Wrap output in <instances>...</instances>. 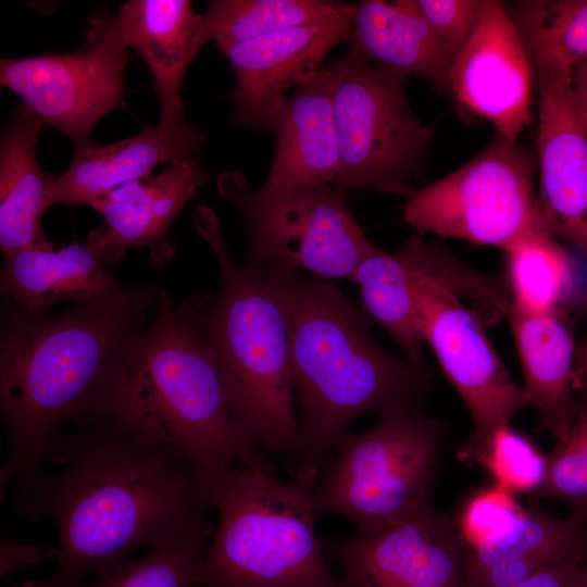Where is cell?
Segmentation results:
<instances>
[{"mask_svg": "<svg viewBox=\"0 0 587 587\" xmlns=\"http://www.w3.org/2000/svg\"><path fill=\"white\" fill-rule=\"evenodd\" d=\"M46 473L12 498L18 514L49 519L59 554L47 578L14 587H78L107 577L134 550L174 544L209 520L208 475L183 452L105 415L71 426L55 441Z\"/></svg>", "mask_w": 587, "mask_h": 587, "instance_id": "cell-1", "label": "cell"}, {"mask_svg": "<svg viewBox=\"0 0 587 587\" xmlns=\"http://www.w3.org/2000/svg\"><path fill=\"white\" fill-rule=\"evenodd\" d=\"M154 290L129 304L77 303L57 315L15 304L1 317L0 411L9 454L0 471L1 498L26 492L66 426L104 413L139 342L138 327Z\"/></svg>", "mask_w": 587, "mask_h": 587, "instance_id": "cell-2", "label": "cell"}, {"mask_svg": "<svg viewBox=\"0 0 587 587\" xmlns=\"http://www.w3.org/2000/svg\"><path fill=\"white\" fill-rule=\"evenodd\" d=\"M289 339L301 465L320 473L363 414L424 409L430 370L386 351L334 283L294 274Z\"/></svg>", "mask_w": 587, "mask_h": 587, "instance_id": "cell-3", "label": "cell"}, {"mask_svg": "<svg viewBox=\"0 0 587 587\" xmlns=\"http://www.w3.org/2000/svg\"><path fill=\"white\" fill-rule=\"evenodd\" d=\"M215 297L175 304L158 295L157 315L128 358L103 415L186 454L210 478L263 459L232 413L208 315Z\"/></svg>", "mask_w": 587, "mask_h": 587, "instance_id": "cell-4", "label": "cell"}, {"mask_svg": "<svg viewBox=\"0 0 587 587\" xmlns=\"http://www.w3.org/2000/svg\"><path fill=\"white\" fill-rule=\"evenodd\" d=\"M193 223L221 274L208 328L229 409L259 447L299 454L289 339V297L296 272L278 265H239L209 207L195 211Z\"/></svg>", "mask_w": 587, "mask_h": 587, "instance_id": "cell-5", "label": "cell"}, {"mask_svg": "<svg viewBox=\"0 0 587 587\" xmlns=\"http://www.w3.org/2000/svg\"><path fill=\"white\" fill-rule=\"evenodd\" d=\"M319 472L300 465L287 482L263 458L210 479L217 525L195 587H340L315 523Z\"/></svg>", "mask_w": 587, "mask_h": 587, "instance_id": "cell-6", "label": "cell"}, {"mask_svg": "<svg viewBox=\"0 0 587 587\" xmlns=\"http://www.w3.org/2000/svg\"><path fill=\"white\" fill-rule=\"evenodd\" d=\"M407 254L420 330L444 374L464 402L474 424L460 448L479 445L496 428L510 425L527 407L517 385L494 349L478 313L462 301L476 297L496 309L507 294L489 277L453 258L441 245L411 236Z\"/></svg>", "mask_w": 587, "mask_h": 587, "instance_id": "cell-7", "label": "cell"}, {"mask_svg": "<svg viewBox=\"0 0 587 587\" xmlns=\"http://www.w3.org/2000/svg\"><path fill=\"white\" fill-rule=\"evenodd\" d=\"M445 424L424 409L376 417L348 434L319 473V513L347 519L355 534L376 533L433 507Z\"/></svg>", "mask_w": 587, "mask_h": 587, "instance_id": "cell-8", "label": "cell"}, {"mask_svg": "<svg viewBox=\"0 0 587 587\" xmlns=\"http://www.w3.org/2000/svg\"><path fill=\"white\" fill-rule=\"evenodd\" d=\"M340 150L336 190L373 189L412 197L433 130L413 113L408 75L348 52L328 63Z\"/></svg>", "mask_w": 587, "mask_h": 587, "instance_id": "cell-9", "label": "cell"}, {"mask_svg": "<svg viewBox=\"0 0 587 587\" xmlns=\"http://www.w3.org/2000/svg\"><path fill=\"white\" fill-rule=\"evenodd\" d=\"M216 188L245 220L246 262L351 282L358 264L377 247L334 187L255 190L241 173L228 170L216 176Z\"/></svg>", "mask_w": 587, "mask_h": 587, "instance_id": "cell-10", "label": "cell"}, {"mask_svg": "<svg viewBox=\"0 0 587 587\" xmlns=\"http://www.w3.org/2000/svg\"><path fill=\"white\" fill-rule=\"evenodd\" d=\"M536 176V154L496 134L464 165L410 197L403 205V220L420 235L429 233L502 250L542 224Z\"/></svg>", "mask_w": 587, "mask_h": 587, "instance_id": "cell-11", "label": "cell"}, {"mask_svg": "<svg viewBox=\"0 0 587 587\" xmlns=\"http://www.w3.org/2000/svg\"><path fill=\"white\" fill-rule=\"evenodd\" d=\"M130 51L115 14L93 15L83 45L71 52L0 60V84L78 147L98 122L125 107Z\"/></svg>", "mask_w": 587, "mask_h": 587, "instance_id": "cell-12", "label": "cell"}, {"mask_svg": "<svg viewBox=\"0 0 587 587\" xmlns=\"http://www.w3.org/2000/svg\"><path fill=\"white\" fill-rule=\"evenodd\" d=\"M340 587H463L465 545L433 507L389 528L321 538Z\"/></svg>", "mask_w": 587, "mask_h": 587, "instance_id": "cell-13", "label": "cell"}, {"mask_svg": "<svg viewBox=\"0 0 587 587\" xmlns=\"http://www.w3.org/2000/svg\"><path fill=\"white\" fill-rule=\"evenodd\" d=\"M354 11L355 4L341 3L323 18L220 49L236 78L234 122L270 130L288 91L316 75L329 52L351 39Z\"/></svg>", "mask_w": 587, "mask_h": 587, "instance_id": "cell-14", "label": "cell"}, {"mask_svg": "<svg viewBox=\"0 0 587 587\" xmlns=\"http://www.w3.org/2000/svg\"><path fill=\"white\" fill-rule=\"evenodd\" d=\"M534 76L519 32L501 1L488 0L480 22L449 73L459 108L488 121L509 142L533 120Z\"/></svg>", "mask_w": 587, "mask_h": 587, "instance_id": "cell-15", "label": "cell"}, {"mask_svg": "<svg viewBox=\"0 0 587 587\" xmlns=\"http://www.w3.org/2000/svg\"><path fill=\"white\" fill-rule=\"evenodd\" d=\"M537 204L545 228L587 257V117L571 80L539 91Z\"/></svg>", "mask_w": 587, "mask_h": 587, "instance_id": "cell-16", "label": "cell"}, {"mask_svg": "<svg viewBox=\"0 0 587 587\" xmlns=\"http://www.w3.org/2000/svg\"><path fill=\"white\" fill-rule=\"evenodd\" d=\"M208 180L201 158L178 160L161 173L127 183L91 208L105 223L97 236L104 262H116L127 249L143 247L157 265L167 263L175 247L167 232L182 210Z\"/></svg>", "mask_w": 587, "mask_h": 587, "instance_id": "cell-17", "label": "cell"}, {"mask_svg": "<svg viewBox=\"0 0 587 587\" xmlns=\"http://www.w3.org/2000/svg\"><path fill=\"white\" fill-rule=\"evenodd\" d=\"M1 292L20 309L45 313L55 303H134L153 289H123L103 265L97 230L84 243L54 250L53 245L28 248L4 258Z\"/></svg>", "mask_w": 587, "mask_h": 587, "instance_id": "cell-18", "label": "cell"}, {"mask_svg": "<svg viewBox=\"0 0 587 587\" xmlns=\"http://www.w3.org/2000/svg\"><path fill=\"white\" fill-rule=\"evenodd\" d=\"M205 136L188 121L176 127L146 126L140 133L110 143L90 140L75 147L73 160L52 176L50 207H90L116 188L143 178L161 164L200 155Z\"/></svg>", "mask_w": 587, "mask_h": 587, "instance_id": "cell-19", "label": "cell"}, {"mask_svg": "<svg viewBox=\"0 0 587 587\" xmlns=\"http://www.w3.org/2000/svg\"><path fill=\"white\" fill-rule=\"evenodd\" d=\"M270 130L275 150L263 188L292 191L335 186L340 150L328 64L288 96Z\"/></svg>", "mask_w": 587, "mask_h": 587, "instance_id": "cell-20", "label": "cell"}, {"mask_svg": "<svg viewBox=\"0 0 587 587\" xmlns=\"http://www.w3.org/2000/svg\"><path fill=\"white\" fill-rule=\"evenodd\" d=\"M129 49L145 61L159 101V125L185 122L182 85L186 71L209 41L203 14L189 0H132L115 13Z\"/></svg>", "mask_w": 587, "mask_h": 587, "instance_id": "cell-21", "label": "cell"}, {"mask_svg": "<svg viewBox=\"0 0 587 587\" xmlns=\"http://www.w3.org/2000/svg\"><path fill=\"white\" fill-rule=\"evenodd\" d=\"M504 317L523 369L527 405L538 413V428L559 438L578 411L573 392L577 346L565 309L530 315L510 303Z\"/></svg>", "mask_w": 587, "mask_h": 587, "instance_id": "cell-22", "label": "cell"}, {"mask_svg": "<svg viewBox=\"0 0 587 587\" xmlns=\"http://www.w3.org/2000/svg\"><path fill=\"white\" fill-rule=\"evenodd\" d=\"M587 528L555 517L535 500L499 535L466 550L463 587H513L583 554Z\"/></svg>", "mask_w": 587, "mask_h": 587, "instance_id": "cell-23", "label": "cell"}, {"mask_svg": "<svg viewBox=\"0 0 587 587\" xmlns=\"http://www.w3.org/2000/svg\"><path fill=\"white\" fill-rule=\"evenodd\" d=\"M349 51L378 66L417 75L449 93L452 61L415 0L355 3Z\"/></svg>", "mask_w": 587, "mask_h": 587, "instance_id": "cell-24", "label": "cell"}, {"mask_svg": "<svg viewBox=\"0 0 587 587\" xmlns=\"http://www.w3.org/2000/svg\"><path fill=\"white\" fill-rule=\"evenodd\" d=\"M43 126L37 114L21 102L0 142V249L4 258L52 245L40 223L50 208L52 178L40 167L36 154Z\"/></svg>", "mask_w": 587, "mask_h": 587, "instance_id": "cell-25", "label": "cell"}, {"mask_svg": "<svg viewBox=\"0 0 587 587\" xmlns=\"http://www.w3.org/2000/svg\"><path fill=\"white\" fill-rule=\"evenodd\" d=\"M507 5L519 32L538 91L571 80L587 61V0H526Z\"/></svg>", "mask_w": 587, "mask_h": 587, "instance_id": "cell-26", "label": "cell"}, {"mask_svg": "<svg viewBox=\"0 0 587 587\" xmlns=\"http://www.w3.org/2000/svg\"><path fill=\"white\" fill-rule=\"evenodd\" d=\"M351 283L359 289L366 319L394 338L407 361L425 366L411 270L403 249L389 253L376 247L358 264Z\"/></svg>", "mask_w": 587, "mask_h": 587, "instance_id": "cell-27", "label": "cell"}, {"mask_svg": "<svg viewBox=\"0 0 587 587\" xmlns=\"http://www.w3.org/2000/svg\"><path fill=\"white\" fill-rule=\"evenodd\" d=\"M511 305L539 315L564 309L574 287V261L540 224L502 249Z\"/></svg>", "mask_w": 587, "mask_h": 587, "instance_id": "cell-28", "label": "cell"}, {"mask_svg": "<svg viewBox=\"0 0 587 587\" xmlns=\"http://www.w3.org/2000/svg\"><path fill=\"white\" fill-rule=\"evenodd\" d=\"M340 4L322 0H214L203 20L209 41L220 50L323 18Z\"/></svg>", "mask_w": 587, "mask_h": 587, "instance_id": "cell-29", "label": "cell"}, {"mask_svg": "<svg viewBox=\"0 0 587 587\" xmlns=\"http://www.w3.org/2000/svg\"><path fill=\"white\" fill-rule=\"evenodd\" d=\"M457 457L479 465L495 483L516 496L537 497L547 471L546 453L511 424L496 428L476 447H458Z\"/></svg>", "mask_w": 587, "mask_h": 587, "instance_id": "cell-30", "label": "cell"}, {"mask_svg": "<svg viewBox=\"0 0 587 587\" xmlns=\"http://www.w3.org/2000/svg\"><path fill=\"white\" fill-rule=\"evenodd\" d=\"M208 521L188 536L138 559L118 563L93 585L78 587H192L193 575L214 534Z\"/></svg>", "mask_w": 587, "mask_h": 587, "instance_id": "cell-31", "label": "cell"}, {"mask_svg": "<svg viewBox=\"0 0 587 587\" xmlns=\"http://www.w3.org/2000/svg\"><path fill=\"white\" fill-rule=\"evenodd\" d=\"M578 411L571 427L546 453L547 471L537 497L559 500L571 510L567 517L587 525V384L577 387Z\"/></svg>", "mask_w": 587, "mask_h": 587, "instance_id": "cell-32", "label": "cell"}, {"mask_svg": "<svg viewBox=\"0 0 587 587\" xmlns=\"http://www.w3.org/2000/svg\"><path fill=\"white\" fill-rule=\"evenodd\" d=\"M525 512L516 495L490 483L466 496L452 517L469 550L502 533Z\"/></svg>", "mask_w": 587, "mask_h": 587, "instance_id": "cell-33", "label": "cell"}, {"mask_svg": "<svg viewBox=\"0 0 587 587\" xmlns=\"http://www.w3.org/2000/svg\"><path fill=\"white\" fill-rule=\"evenodd\" d=\"M424 20L453 61L473 37L488 0H415Z\"/></svg>", "mask_w": 587, "mask_h": 587, "instance_id": "cell-34", "label": "cell"}, {"mask_svg": "<svg viewBox=\"0 0 587 587\" xmlns=\"http://www.w3.org/2000/svg\"><path fill=\"white\" fill-rule=\"evenodd\" d=\"M59 554L57 547H40L20 542L15 538L0 540V574L7 577L15 571L37 566L43 561L55 560Z\"/></svg>", "mask_w": 587, "mask_h": 587, "instance_id": "cell-35", "label": "cell"}, {"mask_svg": "<svg viewBox=\"0 0 587 587\" xmlns=\"http://www.w3.org/2000/svg\"><path fill=\"white\" fill-rule=\"evenodd\" d=\"M584 559L583 554L574 557L513 587H572Z\"/></svg>", "mask_w": 587, "mask_h": 587, "instance_id": "cell-36", "label": "cell"}, {"mask_svg": "<svg viewBox=\"0 0 587 587\" xmlns=\"http://www.w3.org/2000/svg\"><path fill=\"white\" fill-rule=\"evenodd\" d=\"M571 87L577 105L587 117V61L574 70L571 76Z\"/></svg>", "mask_w": 587, "mask_h": 587, "instance_id": "cell-37", "label": "cell"}, {"mask_svg": "<svg viewBox=\"0 0 587 587\" xmlns=\"http://www.w3.org/2000/svg\"><path fill=\"white\" fill-rule=\"evenodd\" d=\"M576 366L587 376V338L577 346Z\"/></svg>", "mask_w": 587, "mask_h": 587, "instance_id": "cell-38", "label": "cell"}, {"mask_svg": "<svg viewBox=\"0 0 587 587\" xmlns=\"http://www.w3.org/2000/svg\"><path fill=\"white\" fill-rule=\"evenodd\" d=\"M572 587H587V559L579 565Z\"/></svg>", "mask_w": 587, "mask_h": 587, "instance_id": "cell-39", "label": "cell"}, {"mask_svg": "<svg viewBox=\"0 0 587 587\" xmlns=\"http://www.w3.org/2000/svg\"><path fill=\"white\" fill-rule=\"evenodd\" d=\"M585 559H587V542H586V548H585Z\"/></svg>", "mask_w": 587, "mask_h": 587, "instance_id": "cell-40", "label": "cell"}, {"mask_svg": "<svg viewBox=\"0 0 587 587\" xmlns=\"http://www.w3.org/2000/svg\"><path fill=\"white\" fill-rule=\"evenodd\" d=\"M586 312H587V301H586Z\"/></svg>", "mask_w": 587, "mask_h": 587, "instance_id": "cell-41", "label": "cell"}, {"mask_svg": "<svg viewBox=\"0 0 587 587\" xmlns=\"http://www.w3.org/2000/svg\"><path fill=\"white\" fill-rule=\"evenodd\" d=\"M192 587H195V586L192 585Z\"/></svg>", "mask_w": 587, "mask_h": 587, "instance_id": "cell-42", "label": "cell"}]
</instances>
